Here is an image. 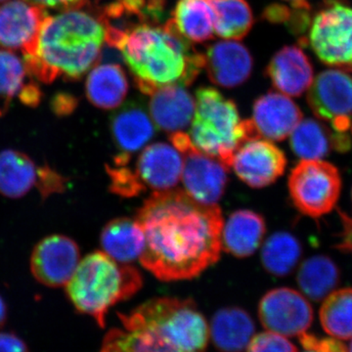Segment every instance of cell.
<instances>
[{
    "label": "cell",
    "instance_id": "13",
    "mask_svg": "<svg viewBox=\"0 0 352 352\" xmlns=\"http://www.w3.org/2000/svg\"><path fill=\"white\" fill-rule=\"evenodd\" d=\"M80 261V248L75 241L64 235L47 236L32 251V274L39 283L59 288L68 284Z\"/></svg>",
    "mask_w": 352,
    "mask_h": 352
},
{
    "label": "cell",
    "instance_id": "40",
    "mask_svg": "<svg viewBox=\"0 0 352 352\" xmlns=\"http://www.w3.org/2000/svg\"><path fill=\"white\" fill-rule=\"evenodd\" d=\"M0 352H29V349L14 333H0Z\"/></svg>",
    "mask_w": 352,
    "mask_h": 352
},
{
    "label": "cell",
    "instance_id": "19",
    "mask_svg": "<svg viewBox=\"0 0 352 352\" xmlns=\"http://www.w3.org/2000/svg\"><path fill=\"white\" fill-rule=\"evenodd\" d=\"M110 127L119 154L129 157L132 153L142 149L156 132L151 116L140 102L136 101H129L116 111L111 118Z\"/></svg>",
    "mask_w": 352,
    "mask_h": 352
},
{
    "label": "cell",
    "instance_id": "42",
    "mask_svg": "<svg viewBox=\"0 0 352 352\" xmlns=\"http://www.w3.org/2000/svg\"><path fill=\"white\" fill-rule=\"evenodd\" d=\"M18 96L25 105L30 106V107H36L41 101V89L34 83H29L21 90Z\"/></svg>",
    "mask_w": 352,
    "mask_h": 352
},
{
    "label": "cell",
    "instance_id": "21",
    "mask_svg": "<svg viewBox=\"0 0 352 352\" xmlns=\"http://www.w3.org/2000/svg\"><path fill=\"white\" fill-rule=\"evenodd\" d=\"M149 112L157 129L173 134L191 124L196 101L183 85H168L150 95Z\"/></svg>",
    "mask_w": 352,
    "mask_h": 352
},
{
    "label": "cell",
    "instance_id": "35",
    "mask_svg": "<svg viewBox=\"0 0 352 352\" xmlns=\"http://www.w3.org/2000/svg\"><path fill=\"white\" fill-rule=\"evenodd\" d=\"M247 352H298V349L284 336L268 331L252 337Z\"/></svg>",
    "mask_w": 352,
    "mask_h": 352
},
{
    "label": "cell",
    "instance_id": "5",
    "mask_svg": "<svg viewBox=\"0 0 352 352\" xmlns=\"http://www.w3.org/2000/svg\"><path fill=\"white\" fill-rule=\"evenodd\" d=\"M190 139L201 152L231 168L236 150L245 141L259 138L252 120L240 119L235 102L212 87L197 90Z\"/></svg>",
    "mask_w": 352,
    "mask_h": 352
},
{
    "label": "cell",
    "instance_id": "26",
    "mask_svg": "<svg viewBox=\"0 0 352 352\" xmlns=\"http://www.w3.org/2000/svg\"><path fill=\"white\" fill-rule=\"evenodd\" d=\"M38 166L20 151L3 150L0 152V193L8 198L18 199L27 195L36 186Z\"/></svg>",
    "mask_w": 352,
    "mask_h": 352
},
{
    "label": "cell",
    "instance_id": "33",
    "mask_svg": "<svg viewBox=\"0 0 352 352\" xmlns=\"http://www.w3.org/2000/svg\"><path fill=\"white\" fill-rule=\"evenodd\" d=\"M25 63L10 51L0 50V100L8 104L25 87Z\"/></svg>",
    "mask_w": 352,
    "mask_h": 352
},
{
    "label": "cell",
    "instance_id": "37",
    "mask_svg": "<svg viewBox=\"0 0 352 352\" xmlns=\"http://www.w3.org/2000/svg\"><path fill=\"white\" fill-rule=\"evenodd\" d=\"M300 340L305 349H312L317 352H349V349L340 340L319 339L307 333L300 336Z\"/></svg>",
    "mask_w": 352,
    "mask_h": 352
},
{
    "label": "cell",
    "instance_id": "10",
    "mask_svg": "<svg viewBox=\"0 0 352 352\" xmlns=\"http://www.w3.org/2000/svg\"><path fill=\"white\" fill-rule=\"evenodd\" d=\"M307 102L317 119L333 131L349 133L352 122V76L332 69L322 72L307 90Z\"/></svg>",
    "mask_w": 352,
    "mask_h": 352
},
{
    "label": "cell",
    "instance_id": "49",
    "mask_svg": "<svg viewBox=\"0 0 352 352\" xmlns=\"http://www.w3.org/2000/svg\"><path fill=\"white\" fill-rule=\"evenodd\" d=\"M351 133H352V122H351Z\"/></svg>",
    "mask_w": 352,
    "mask_h": 352
},
{
    "label": "cell",
    "instance_id": "3",
    "mask_svg": "<svg viewBox=\"0 0 352 352\" xmlns=\"http://www.w3.org/2000/svg\"><path fill=\"white\" fill-rule=\"evenodd\" d=\"M105 36L100 17L87 11L73 9L47 15L36 50L24 56L28 74L44 83L58 78L78 80L98 62Z\"/></svg>",
    "mask_w": 352,
    "mask_h": 352
},
{
    "label": "cell",
    "instance_id": "50",
    "mask_svg": "<svg viewBox=\"0 0 352 352\" xmlns=\"http://www.w3.org/2000/svg\"><path fill=\"white\" fill-rule=\"evenodd\" d=\"M351 198H352V192H351Z\"/></svg>",
    "mask_w": 352,
    "mask_h": 352
},
{
    "label": "cell",
    "instance_id": "47",
    "mask_svg": "<svg viewBox=\"0 0 352 352\" xmlns=\"http://www.w3.org/2000/svg\"><path fill=\"white\" fill-rule=\"evenodd\" d=\"M2 111H3V110H2V109H1V108H0V115H1V112H2Z\"/></svg>",
    "mask_w": 352,
    "mask_h": 352
},
{
    "label": "cell",
    "instance_id": "39",
    "mask_svg": "<svg viewBox=\"0 0 352 352\" xmlns=\"http://www.w3.org/2000/svg\"><path fill=\"white\" fill-rule=\"evenodd\" d=\"M27 1L43 9L50 8L66 11L82 8L94 0H27Z\"/></svg>",
    "mask_w": 352,
    "mask_h": 352
},
{
    "label": "cell",
    "instance_id": "17",
    "mask_svg": "<svg viewBox=\"0 0 352 352\" xmlns=\"http://www.w3.org/2000/svg\"><path fill=\"white\" fill-rule=\"evenodd\" d=\"M182 166V154L173 146L159 142L143 150L134 170L146 190L168 191L179 182Z\"/></svg>",
    "mask_w": 352,
    "mask_h": 352
},
{
    "label": "cell",
    "instance_id": "12",
    "mask_svg": "<svg viewBox=\"0 0 352 352\" xmlns=\"http://www.w3.org/2000/svg\"><path fill=\"white\" fill-rule=\"evenodd\" d=\"M231 166L248 186L263 188L283 175L287 157L270 140L256 138L245 141L236 150Z\"/></svg>",
    "mask_w": 352,
    "mask_h": 352
},
{
    "label": "cell",
    "instance_id": "9",
    "mask_svg": "<svg viewBox=\"0 0 352 352\" xmlns=\"http://www.w3.org/2000/svg\"><path fill=\"white\" fill-rule=\"evenodd\" d=\"M170 139L173 147L182 154L185 192L204 205H217L226 191L229 168L219 160L197 149L188 134L176 132L170 134Z\"/></svg>",
    "mask_w": 352,
    "mask_h": 352
},
{
    "label": "cell",
    "instance_id": "28",
    "mask_svg": "<svg viewBox=\"0 0 352 352\" xmlns=\"http://www.w3.org/2000/svg\"><path fill=\"white\" fill-rule=\"evenodd\" d=\"M170 19L190 43H201L214 38V11L208 0H179Z\"/></svg>",
    "mask_w": 352,
    "mask_h": 352
},
{
    "label": "cell",
    "instance_id": "20",
    "mask_svg": "<svg viewBox=\"0 0 352 352\" xmlns=\"http://www.w3.org/2000/svg\"><path fill=\"white\" fill-rule=\"evenodd\" d=\"M289 146L296 156L302 160H321L332 150L349 151L351 139L349 133L335 131L319 120L302 119L292 132Z\"/></svg>",
    "mask_w": 352,
    "mask_h": 352
},
{
    "label": "cell",
    "instance_id": "11",
    "mask_svg": "<svg viewBox=\"0 0 352 352\" xmlns=\"http://www.w3.org/2000/svg\"><path fill=\"white\" fill-rule=\"evenodd\" d=\"M261 324L270 332L284 337H300L314 322L311 305L294 289H271L261 298L258 307Z\"/></svg>",
    "mask_w": 352,
    "mask_h": 352
},
{
    "label": "cell",
    "instance_id": "2",
    "mask_svg": "<svg viewBox=\"0 0 352 352\" xmlns=\"http://www.w3.org/2000/svg\"><path fill=\"white\" fill-rule=\"evenodd\" d=\"M105 30L106 43L120 51L143 94L168 85L188 87L205 68V55L194 50L171 19L164 25L138 24L126 32Z\"/></svg>",
    "mask_w": 352,
    "mask_h": 352
},
{
    "label": "cell",
    "instance_id": "31",
    "mask_svg": "<svg viewBox=\"0 0 352 352\" xmlns=\"http://www.w3.org/2000/svg\"><path fill=\"white\" fill-rule=\"evenodd\" d=\"M101 352H180L149 329H112L102 342Z\"/></svg>",
    "mask_w": 352,
    "mask_h": 352
},
{
    "label": "cell",
    "instance_id": "45",
    "mask_svg": "<svg viewBox=\"0 0 352 352\" xmlns=\"http://www.w3.org/2000/svg\"><path fill=\"white\" fill-rule=\"evenodd\" d=\"M349 352H352V342H351V346H349Z\"/></svg>",
    "mask_w": 352,
    "mask_h": 352
},
{
    "label": "cell",
    "instance_id": "22",
    "mask_svg": "<svg viewBox=\"0 0 352 352\" xmlns=\"http://www.w3.org/2000/svg\"><path fill=\"white\" fill-rule=\"evenodd\" d=\"M265 232V221L261 214L249 210H237L223 224L222 249L236 258H248L258 249Z\"/></svg>",
    "mask_w": 352,
    "mask_h": 352
},
{
    "label": "cell",
    "instance_id": "41",
    "mask_svg": "<svg viewBox=\"0 0 352 352\" xmlns=\"http://www.w3.org/2000/svg\"><path fill=\"white\" fill-rule=\"evenodd\" d=\"M76 106H78V101L72 95H57L52 101V109L58 116L69 115L75 110Z\"/></svg>",
    "mask_w": 352,
    "mask_h": 352
},
{
    "label": "cell",
    "instance_id": "38",
    "mask_svg": "<svg viewBox=\"0 0 352 352\" xmlns=\"http://www.w3.org/2000/svg\"><path fill=\"white\" fill-rule=\"evenodd\" d=\"M339 214L342 228L335 248L344 254H352V217L342 210H339Z\"/></svg>",
    "mask_w": 352,
    "mask_h": 352
},
{
    "label": "cell",
    "instance_id": "46",
    "mask_svg": "<svg viewBox=\"0 0 352 352\" xmlns=\"http://www.w3.org/2000/svg\"><path fill=\"white\" fill-rule=\"evenodd\" d=\"M7 0H0V3H1V2H6Z\"/></svg>",
    "mask_w": 352,
    "mask_h": 352
},
{
    "label": "cell",
    "instance_id": "15",
    "mask_svg": "<svg viewBox=\"0 0 352 352\" xmlns=\"http://www.w3.org/2000/svg\"><path fill=\"white\" fill-rule=\"evenodd\" d=\"M302 120L300 107L289 96L270 92L258 97L252 108V124L259 138L283 141Z\"/></svg>",
    "mask_w": 352,
    "mask_h": 352
},
{
    "label": "cell",
    "instance_id": "27",
    "mask_svg": "<svg viewBox=\"0 0 352 352\" xmlns=\"http://www.w3.org/2000/svg\"><path fill=\"white\" fill-rule=\"evenodd\" d=\"M340 271L332 258L323 254L300 264L296 281L302 294L314 302L325 300L340 284Z\"/></svg>",
    "mask_w": 352,
    "mask_h": 352
},
{
    "label": "cell",
    "instance_id": "44",
    "mask_svg": "<svg viewBox=\"0 0 352 352\" xmlns=\"http://www.w3.org/2000/svg\"><path fill=\"white\" fill-rule=\"evenodd\" d=\"M303 352H317V351H312V349H305V351Z\"/></svg>",
    "mask_w": 352,
    "mask_h": 352
},
{
    "label": "cell",
    "instance_id": "24",
    "mask_svg": "<svg viewBox=\"0 0 352 352\" xmlns=\"http://www.w3.org/2000/svg\"><path fill=\"white\" fill-rule=\"evenodd\" d=\"M254 323L239 307L221 308L212 317L210 336L219 351L240 352L247 349L254 333Z\"/></svg>",
    "mask_w": 352,
    "mask_h": 352
},
{
    "label": "cell",
    "instance_id": "43",
    "mask_svg": "<svg viewBox=\"0 0 352 352\" xmlns=\"http://www.w3.org/2000/svg\"><path fill=\"white\" fill-rule=\"evenodd\" d=\"M7 315V308L6 302H4L3 298L0 296V327L3 325L6 322Z\"/></svg>",
    "mask_w": 352,
    "mask_h": 352
},
{
    "label": "cell",
    "instance_id": "6",
    "mask_svg": "<svg viewBox=\"0 0 352 352\" xmlns=\"http://www.w3.org/2000/svg\"><path fill=\"white\" fill-rule=\"evenodd\" d=\"M119 316L124 328L149 329L180 352H205L208 346L207 321L192 300L153 298Z\"/></svg>",
    "mask_w": 352,
    "mask_h": 352
},
{
    "label": "cell",
    "instance_id": "29",
    "mask_svg": "<svg viewBox=\"0 0 352 352\" xmlns=\"http://www.w3.org/2000/svg\"><path fill=\"white\" fill-rule=\"evenodd\" d=\"M214 11V34L226 39L245 38L254 25L251 7L245 0H208Z\"/></svg>",
    "mask_w": 352,
    "mask_h": 352
},
{
    "label": "cell",
    "instance_id": "16",
    "mask_svg": "<svg viewBox=\"0 0 352 352\" xmlns=\"http://www.w3.org/2000/svg\"><path fill=\"white\" fill-rule=\"evenodd\" d=\"M205 68L210 82L219 87L234 88L249 80L254 60L244 44L221 41L208 48Z\"/></svg>",
    "mask_w": 352,
    "mask_h": 352
},
{
    "label": "cell",
    "instance_id": "48",
    "mask_svg": "<svg viewBox=\"0 0 352 352\" xmlns=\"http://www.w3.org/2000/svg\"><path fill=\"white\" fill-rule=\"evenodd\" d=\"M293 1H302V0H293Z\"/></svg>",
    "mask_w": 352,
    "mask_h": 352
},
{
    "label": "cell",
    "instance_id": "7",
    "mask_svg": "<svg viewBox=\"0 0 352 352\" xmlns=\"http://www.w3.org/2000/svg\"><path fill=\"white\" fill-rule=\"evenodd\" d=\"M307 41L322 63L352 73V6L344 0H325L310 24Z\"/></svg>",
    "mask_w": 352,
    "mask_h": 352
},
{
    "label": "cell",
    "instance_id": "14",
    "mask_svg": "<svg viewBox=\"0 0 352 352\" xmlns=\"http://www.w3.org/2000/svg\"><path fill=\"white\" fill-rule=\"evenodd\" d=\"M45 9L27 0H11L0 6V46L30 55L36 50Z\"/></svg>",
    "mask_w": 352,
    "mask_h": 352
},
{
    "label": "cell",
    "instance_id": "30",
    "mask_svg": "<svg viewBox=\"0 0 352 352\" xmlns=\"http://www.w3.org/2000/svg\"><path fill=\"white\" fill-rule=\"evenodd\" d=\"M300 241L288 232L271 235L261 249V263L271 275L284 277L293 272L302 258Z\"/></svg>",
    "mask_w": 352,
    "mask_h": 352
},
{
    "label": "cell",
    "instance_id": "18",
    "mask_svg": "<svg viewBox=\"0 0 352 352\" xmlns=\"http://www.w3.org/2000/svg\"><path fill=\"white\" fill-rule=\"evenodd\" d=\"M314 67L305 53L296 45H288L275 53L266 75L276 88L289 97L302 96L314 80Z\"/></svg>",
    "mask_w": 352,
    "mask_h": 352
},
{
    "label": "cell",
    "instance_id": "23",
    "mask_svg": "<svg viewBox=\"0 0 352 352\" xmlns=\"http://www.w3.org/2000/svg\"><path fill=\"white\" fill-rule=\"evenodd\" d=\"M85 92L96 108L108 111L120 107L129 92L124 69L118 64L97 65L87 76Z\"/></svg>",
    "mask_w": 352,
    "mask_h": 352
},
{
    "label": "cell",
    "instance_id": "32",
    "mask_svg": "<svg viewBox=\"0 0 352 352\" xmlns=\"http://www.w3.org/2000/svg\"><path fill=\"white\" fill-rule=\"evenodd\" d=\"M324 331L337 340L352 339V288L332 292L320 308Z\"/></svg>",
    "mask_w": 352,
    "mask_h": 352
},
{
    "label": "cell",
    "instance_id": "25",
    "mask_svg": "<svg viewBox=\"0 0 352 352\" xmlns=\"http://www.w3.org/2000/svg\"><path fill=\"white\" fill-rule=\"evenodd\" d=\"M102 249L119 263L140 258L145 247V236L135 219L120 217L109 221L100 236Z\"/></svg>",
    "mask_w": 352,
    "mask_h": 352
},
{
    "label": "cell",
    "instance_id": "4",
    "mask_svg": "<svg viewBox=\"0 0 352 352\" xmlns=\"http://www.w3.org/2000/svg\"><path fill=\"white\" fill-rule=\"evenodd\" d=\"M142 285L138 268L119 263L104 252H94L80 261L66 292L78 311L89 315L103 328L109 308L131 298Z\"/></svg>",
    "mask_w": 352,
    "mask_h": 352
},
{
    "label": "cell",
    "instance_id": "1",
    "mask_svg": "<svg viewBox=\"0 0 352 352\" xmlns=\"http://www.w3.org/2000/svg\"><path fill=\"white\" fill-rule=\"evenodd\" d=\"M145 236L140 263L161 281L198 277L219 259L224 220L182 190L154 192L136 214Z\"/></svg>",
    "mask_w": 352,
    "mask_h": 352
},
{
    "label": "cell",
    "instance_id": "36",
    "mask_svg": "<svg viewBox=\"0 0 352 352\" xmlns=\"http://www.w3.org/2000/svg\"><path fill=\"white\" fill-rule=\"evenodd\" d=\"M67 180L63 175L50 168L48 164L38 168V177L36 186L43 198H47L53 194L62 193L66 189Z\"/></svg>",
    "mask_w": 352,
    "mask_h": 352
},
{
    "label": "cell",
    "instance_id": "34",
    "mask_svg": "<svg viewBox=\"0 0 352 352\" xmlns=\"http://www.w3.org/2000/svg\"><path fill=\"white\" fill-rule=\"evenodd\" d=\"M110 178V190L122 198H133L146 191L144 185L139 180L135 170L126 166H106Z\"/></svg>",
    "mask_w": 352,
    "mask_h": 352
},
{
    "label": "cell",
    "instance_id": "8",
    "mask_svg": "<svg viewBox=\"0 0 352 352\" xmlns=\"http://www.w3.org/2000/svg\"><path fill=\"white\" fill-rule=\"evenodd\" d=\"M289 192L296 210L311 219L332 212L342 190L338 168L322 160H302L289 176Z\"/></svg>",
    "mask_w": 352,
    "mask_h": 352
}]
</instances>
